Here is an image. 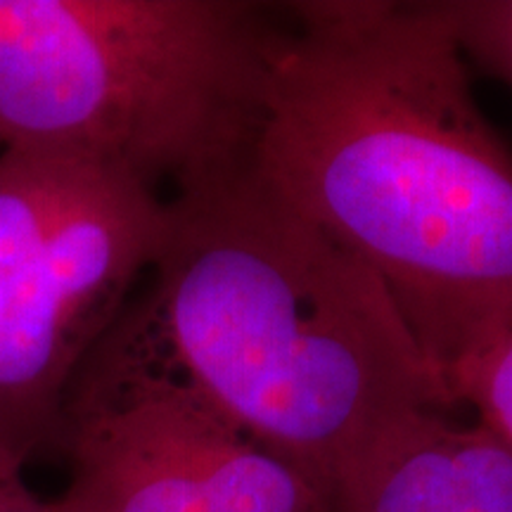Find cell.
<instances>
[{
    "instance_id": "cell-1",
    "label": "cell",
    "mask_w": 512,
    "mask_h": 512,
    "mask_svg": "<svg viewBox=\"0 0 512 512\" xmlns=\"http://www.w3.org/2000/svg\"><path fill=\"white\" fill-rule=\"evenodd\" d=\"M283 8L252 169L380 278L453 394L512 320V147L446 0Z\"/></svg>"
},
{
    "instance_id": "cell-2",
    "label": "cell",
    "mask_w": 512,
    "mask_h": 512,
    "mask_svg": "<svg viewBox=\"0 0 512 512\" xmlns=\"http://www.w3.org/2000/svg\"><path fill=\"white\" fill-rule=\"evenodd\" d=\"M150 290L131 304L166 366L325 496L451 389L370 268L252 164L176 190Z\"/></svg>"
},
{
    "instance_id": "cell-3",
    "label": "cell",
    "mask_w": 512,
    "mask_h": 512,
    "mask_svg": "<svg viewBox=\"0 0 512 512\" xmlns=\"http://www.w3.org/2000/svg\"><path fill=\"white\" fill-rule=\"evenodd\" d=\"M283 27L242 0H0V150L157 192L238 171Z\"/></svg>"
},
{
    "instance_id": "cell-4",
    "label": "cell",
    "mask_w": 512,
    "mask_h": 512,
    "mask_svg": "<svg viewBox=\"0 0 512 512\" xmlns=\"http://www.w3.org/2000/svg\"><path fill=\"white\" fill-rule=\"evenodd\" d=\"M166 200L124 171L0 150V451L57 446L83 361L150 273Z\"/></svg>"
},
{
    "instance_id": "cell-5",
    "label": "cell",
    "mask_w": 512,
    "mask_h": 512,
    "mask_svg": "<svg viewBox=\"0 0 512 512\" xmlns=\"http://www.w3.org/2000/svg\"><path fill=\"white\" fill-rule=\"evenodd\" d=\"M53 512H330L328 496L166 366L131 302L64 401Z\"/></svg>"
},
{
    "instance_id": "cell-6",
    "label": "cell",
    "mask_w": 512,
    "mask_h": 512,
    "mask_svg": "<svg viewBox=\"0 0 512 512\" xmlns=\"http://www.w3.org/2000/svg\"><path fill=\"white\" fill-rule=\"evenodd\" d=\"M330 512H512V448L425 411L392 427L328 496Z\"/></svg>"
},
{
    "instance_id": "cell-7",
    "label": "cell",
    "mask_w": 512,
    "mask_h": 512,
    "mask_svg": "<svg viewBox=\"0 0 512 512\" xmlns=\"http://www.w3.org/2000/svg\"><path fill=\"white\" fill-rule=\"evenodd\" d=\"M453 396L475 408L479 425L512 448V320L463 368Z\"/></svg>"
},
{
    "instance_id": "cell-8",
    "label": "cell",
    "mask_w": 512,
    "mask_h": 512,
    "mask_svg": "<svg viewBox=\"0 0 512 512\" xmlns=\"http://www.w3.org/2000/svg\"><path fill=\"white\" fill-rule=\"evenodd\" d=\"M479 57L486 72L512 88V0L503 3L486 24Z\"/></svg>"
},
{
    "instance_id": "cell-9",
    "label": "cell",
    "mask_w": 512,
    "mask_h": 512,
    "mask_svg": "<svg viewBox=\"0 0 512 512\" xmlns=\"http://www.w3.org/2000/svg\"><path fill=\"white\" fill-rule=\"evenodd\" d=\"M0 512H53V505L38 501L24 479V463L0 451Z\"/></svg>"
}]
</instances>
